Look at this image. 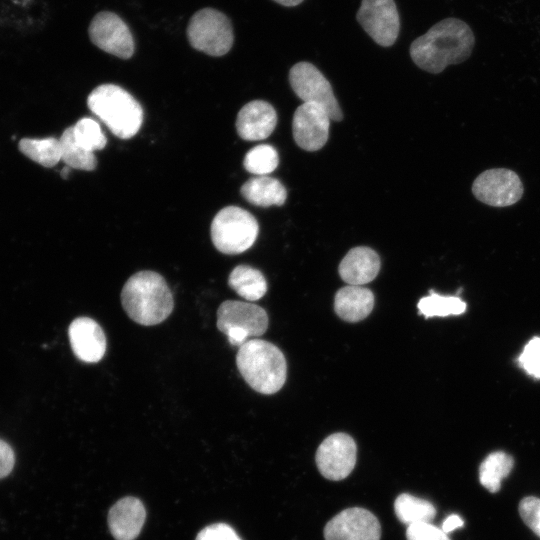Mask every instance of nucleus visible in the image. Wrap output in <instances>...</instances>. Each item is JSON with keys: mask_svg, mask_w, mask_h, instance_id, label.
Here are the masks:
<instances>
[{"mask_svg": "<svg viewBox=\"0 0 540 540\" xmlns=\"http://www.w3.org/2000/svg\"><path fill=\"white\" fill-rule=\"evenodd\" d=\"M71 348L75 356L86 363L99 362L106 352L103 329L89 317L74 319L68 328Z\"/></svg>", "mask_w": 540, "mask_h": 540, "instance_id": "15", "label": "nucleus"}, {"mask_svg": "<svg viewBox=\"0 0 540 540\" xmlns=\"http://www.w3.org/2000/svg\"><path fill=\"white\" fill-rule=\"evenodd\" d=\"M15 454L12 447L0 439V479L7 477L13 470Z\"/></svg>", "mask_w": 540, "mask_h": 540, "instance_id": "33", "label": "nucleus"}, {"mask_svg": "<svg viewBox=\"0 0 540 540\" xmlns=\"http://www.w3.org/2000/svg\"><path fill=\"white\" fill-rule=\"evenodd\" d=\"M187 38L194 49L210 56H223L232 48L233 26L221 11L203 8L190 18Z\"/></svg>", "mask_w": 540, "mask_h": 540, "instance_id": "6", "label": "nucleus"}, {"mask_svg": "<svg viewBox=\"0 0 540 540\" xmlns=\"http://www.w3.org/2000/svg\"><path fill=\"white\" fill-rule=\"evenodd\" d=\"M88 33L94 45L118 58L128 59L134 53V39L128 25L113 12L97 13L91 20Z\"/></svg>", "mask_w": 540, "mask_h": 540, "instance_id": "10", "label": "nucleus"}, {"mask_svg": "<svg viewBox=\"0 0 540 540\" xmlns=\"http://www.w3.org/2000/svg\"><path fill=\"white\" fill-rule=\"evenodd\" d=\"M242 196L251 204L260 207L281 206L287 198L284 185L269 176H256L241 187Z\"/></svg>", "mask_w": 540, "mask_h": 540, "instance_id": "20", "label": "nucleus"}, {"mask_svg": "<svg viewBox=\"0 0 540 540\" xmlns=\"http://www.w3.org/2000/svg\"><path fill=\"white\" fill-rule=\"evenodd\" d=\"M121 303L126 314L144 326L163 322L174 307L170 288L164 278L154 271L133 274L122 288Z\"/></svg>", "mask_w": 540, "mask_h": 540, "instance_id": "2", "label": "nucleus"}, {"mask_svg": "<svg viewBox=\"0 0 540 540\" xmlns=\"http://www.w3.org/2000/svg\"><path fill=\"white\" fill-rule=\"evenodd\" d=\"M330 116L316 103L303 102L294 112L293 137L296 144L306 151H317L327 142Z\"/></svg>", "mask_w": 540, "mask_h": 540, "instance_id": "14", "label": "nucleus"}, {"mask_svg": "<svg viewBox=\"0 0 540 540\" xmlns=\"http://www.w3.org/2000/svg\"><path fill=\"white\" fill-rule=\"evenodd\" d=\"M273 1L286 7H293V6L299 5L304 0H273Z\"/></svg>", "mask_w": 540, "mask_h": 540, "instance_id": "35", "label": "nucleus"}, {"mask_svg": "<svg viewBox=\"0 0 540 540\" xmlns=\"http://www.w3.org/2000/svg\"><path fill=\"white\" fill-rule=\"evenodd\" d=\"M70 169H71V168H70L69 166L65 165V166L63 167V169L61 170V176H62L64 179L68 178V175H69V173H70Z\"/></svg>", "mask_w": 540, "mask_h": 540, "instance_id": "36", "label": "nucleus"}, {"mask_svg": "<svg viewBox=\"0 0 540 540\" xmlns=\"http://www.w3.org/2000/svg\"><path fill=\"white\" fill-rule=\"evenodd\" d=\"M87 105L117 137L129 139L140 129L143 110L137 100L114 84L96 87L88 96Z\"/></svg>", "mask_w": 540, "mask_h": 540, "instance_id": "4", "label": "nucleus"}, {"mask_svg": "<svg viewBox=\"0 0 540 540\" xmlns=\"http://www.w3.org/2000/svg\"><path fill=\"white\" fill-rule=\"evenodd\" d=\"M19 150L44 167H53L61 160L60 140L54 137L23 138L19 142Z\"/></svg>", "mask_w": 540, "mask_h": 540, "instance_id": "24", "label": "nucleus"}, {"mask_svg": "<svg viewBox=\"0 0 540 540\" xmlns=\"http://www.w3.org/2000/svg\"><path fill=\"white\" fill-rule=\"evenodd\" d=\"M394 511L398 520L408 526L430 523L436 515V508L431 502L408 493L400 494L395 499Z\"/></svg>", "mask_w": 540, "mask_h": 540, "instance_id": "23", "label": "nucleus"}, {"mask_svg": "<svg viewBox=\"0 0 540 540\" xmlns=\"http://www.w3.org/2000/svg\"><path fill=\"white\" fill-rule=\"evenodd\" d=\"M236 365L247 384L261 394H274L285 383V357L268 341L251 339L245 342L238 349Z\"/></svg>", "mask_w": 540, "mask_h": 540, "instance_id": "3", "label": "nucleus"}, {"mask_svg": "<svg viewBox=\"0 0 540 540\" xmlns=\"http://www.w3.org/2000/svg\"><path fill=\"white\" fill-rule=\"evenodd\" d=\"M229 286L242 298L256 301L267 291V282L263 274L248 265L236 266L230 273Z\"/></svg>", "mask_w": 540, "mask_h": 540, "instance_id": "21", "label": "nucleus"}, {"mask_svg": "<svg viewBox=\"0 0 540 540\" xmlns=\"http://www.w3.org/2000/svg\"><path fill=\"white\" fill-rule=\"evenodd\" d=\"M61 160L70 168L91 171L96 168L97 160L91 152L75 140L72 126L64 130L60 137Z\"/></svg>", "mask_w": 540, "mask_h": 540, "instance_id": "25", "label": "nucleus"}, {"mask_svg": "<svg viewBox=\"0 0 540 540\" xmlns=\"http://www.w3.org/2000/svg\"><path fill=\"white\" fill-rule=\"evenodd\" d=\"M356 457L357 446L354 439L346 433H334L319 445L315 459L324 478L339 481L352 472Z\"/></svg>", "mask_w": 540, "mask_h": 540, "instance_id": "12", "label": "nucleus"}, {"mask_svg": "<svg viewBox=\"0 0 540 540\" xmlns=\"http://www.w3.org/2000/svg\"><path fill=\"white\" fill-rule=\"evenodd\" d=\"M476 199L493 207L511 206L523 195L519 176L505 168L489 169L476 177L472 184Z\"/></svg>", "mask_w": 540, "mask_h": 540, "instance_id": "9", "label": "nucleus"}, {"mask_svg": "<svg viewBox=\"0 0 540 540\" xmlns=\"http://www.w3.org/2000/svg\"><path fill=\"white\" fill-rule=\"evenodd\" d=\"M277 114L271 104L254 100L244 105L236 119L238 135L247 141L263 140L276 127Z\"/></svg>", "mask_w": 540, "mask_h": 540, "instance_id": "16", "label": "nucleus"}, {"mask_svg": "<svg viewBox=\"0 0 540 540\" xmlns=\"http://www.w3.org/2000/svg\"><path fill=\"white\" fill-rule=\"evenodd\" d=\"M406 538L407 540H450L441 528L428 522L408 526Z\"/></svg>", "mask_w": 540, "mask_h": 540, "instance_id": "31", "label": "nucleus"}, {"mask_svg": "<svg viewBox=\"0 0 540 540\" xmlns=\"http://www.w3.org/2000/svg\"><path fill=\"white\" fill-rule=\"evenodd\" d=\"M380 258L369 247L359 246L351 249L339 264L340 277L355 286L371 282L380 270Z\"/></svg>", "mask_w": 540, "mask_h": 540, "instance_id": "18", "label": "nucleus"}, {"mask_svg": "<svg viewBox=\"0 0 540 540\" xmlns=\"http://www.w3.org/2000/svg\"><path fill=\"white\" fill-rule=\"evenodd\" d=\"M514 466V459L503 451L490 453L479 466V481L491 493L501 488V482Z\"/></svg>", "mask_w": 540, "mask_h": 540, "instance_id": "22", "label": "nucleus"}, {"mask_svg": "<svg viewBox=\"0 0 540 540\" xmlns=\"http://www.w3.org/2000/svg\"><path fill=\"white\" fill-rule=\"evenodd\" d=\"M146 518L143 503L135 497L118 500L108 512V526L116 540H134L140 533Z\"/></svg>", "mask_w": 540, "mask_h": 540, "instance_id": "17", "label": "nucleus"}, {"mask_svg": "<svg viewBox=\"0 0 540 540\" xmlns=\"http://www.w3.org/2000/svg\"><path fill=\"white\" fill-rule=\"evenodd\" d=\"M474 44V34L464 21L446 18L412 42L410 56L422 70L437 74L448 65L465 61Z\"/></svg>", "mask_w": 540, "mask_h": 540, "instance_id": "1", "label": "nucleus"}, {"mask_svg": "<svg viewBox=\"0 0 540 540\" xmlns=\"http://www.w3.org/2000/svg\"><path fill=\"white\" fill-rule=\"evenodd\" d=\"M289 82L303 102L320 105L327 111L331 120H342L343 114L329 81L313 64L302 61L293 65L289 71Z\"/></svg>", "mask_w": 540, "mask_h": 540, "instance_id": "8", "label": "nucleus"}, {"mask_svg": "<svg viewBox=\"0 0 540 540\" xmlns=\"http://www.w3.org/2000/svg\"><path fill=\"white\" fill-rule=\"evenodd\" d=\"M374 306V295L368 288L349 285L335 295L336 314L347 322H358L366 318Z\"/></svg>", "mask_w": 540, "mask_h": 540, "instance_id": "19", "label": "nucleus"}, {"mask_svg": "<svg viewBox=\"0 0 540 540\" xmlns=\"http://www.w3.org/2000/svg\"><path fill=\"white\" fill-rule=\"evenodd\" d=\"M356 19L380 46H392L399 34L400 20L394 0H362Z\"/></svg>", "mask_w": 540, "mask_h": 540, "instance_id": "11", "label": "nucleus"}, {"mask_svg": "<svg viewBox=\"0 0 540 540\" xmlns=\"http://www.w3.org/2000/svg\"><path fill=\"white\" fill-rule=\"evenodd\" d=\"M259 225L248 211L228 206L220 210L211 224V239L216 249L224 254H240L255 242Z\"/></svg>", "mask_w": 540, "mask_h": 540, "instance_id": "5", "label": "nucleus"}, {"mask_svg": "<svg viewBox=\"0 0 540 540\" xmlns=\"http://www.w3.org/2000/svg\"><path fill=\"white\" fill-rule=\"evenodd\" d=\"M75 140L85 149L94 152L101 150L107 143L99 123L92 118H82L72 126Z\"/></svg>", "mask_w": 540, "mask_h": 540, "instance_id": "28", "label": "nucleus"}, {"mask_svg": "<svg viewBox=\"0 0 540 540\" xmlns=\"http://www.w3.org/2000/svg\"><path fill=\"white\" fill-rule=\"evenodd\" d=\"M380 537L377 517L361 507L341 511L324 528L325 540H380Z\"/></svg>", "mask_w": 540, "mask_h": 540, "instance_id": "13", "label": "nucleus"}, {"mask_svg": "<svg viewBox=\"0 0 540 540\" xmlns=\"http://www.w3.org/2000/svg\"><path fill=\"white\" fill-rule=\"evenodd\" d=\"M418 310L426 318L460 315L466 311V303L457 296H442L430 291L429 296L418 302Z\"/></svg>", "mask_w": 540, "mask_h": 540, "instance_id": "26", "label": "nucleus"}, {"mask_svg": "<svg viewBox=\"0 0 540 540\" xmlns=\"http://www.w3.org/2000/svg\"><path fill=\"white\" fill-rule=\"evenodd\" d=\"M464 521L457 514L449 515L442 523V530L447 534L463 527Z\"/></svg>", "mask_w": 540, "mask_h": 540, "instance_id": "34", "label": "nucleus"}, {"mask_svg": "<svg viewBox=\"0 0 540 540\" xmlns=\"http://www.w3.org/2000/svg\"><path fill=\"white\" fill-rule=\"evenodd\" d=\"M278 153L268 144H261L250 149L244 157V168L257 176H266L278 166Z\"/></svg>", "mask_w": 540, "mask_h": 540, "instance_id": "27", "label": "nucleus"}, {"mask_svg": "<svg viewBox=\"0 0 540 540\" xmlns=\"http://www.w3.org/2000/svg\"><path fill=\"white\" fill-rule=\"evenodd\" d=\"M519 366L530 376L540 379V337H533L518 357Z\"/></svg>", "mask_w": 540, "mask_h": 540, "instance_id": "29", "label": "nucleus"}, {"mask_svg": "<svg viewBox=\"0 0 540 540\" xmlns=\"http://www.w3.org/2000/svg\"><path fill=\"white\" fill-rule=\"evenodd\" d=\"M195 540H242L236 531L225 523L211 524L202 529Z\"/></svg>", "mask_w": 540, "mask_h": 540, "instance_id": "32", "label": "nucleus"}, {"mask_svg": "<svg viewBox=\"0 0 540 540\" xmlns=\"http://www.w3.org/2000/svg\"><path fill=\"white\" fill-rule=\"evenodd\" d=\"M518 510L523 522L540 537V499L525 497L520 501Z\"/></svg>", "mask_w": 540, "mask_h": 540, "instance_id": "30", "label": "nucleus"}, {"mask_svg": "<svg viewBox=\"0 0 540 540\" xmlns=\"http://www.w3.org/2000/svg\"><path fill=\"white\" fill-rule=\"evenodd\" d=\"M217 328L231 345L240 347L249 337L264 334L268 328V315L256 304L227 300L217 310Z\"/></svg>", "mask_w": 540, "mask_h": 540, "instance_id": "7", "label": "nucleus"}]
</instances>
